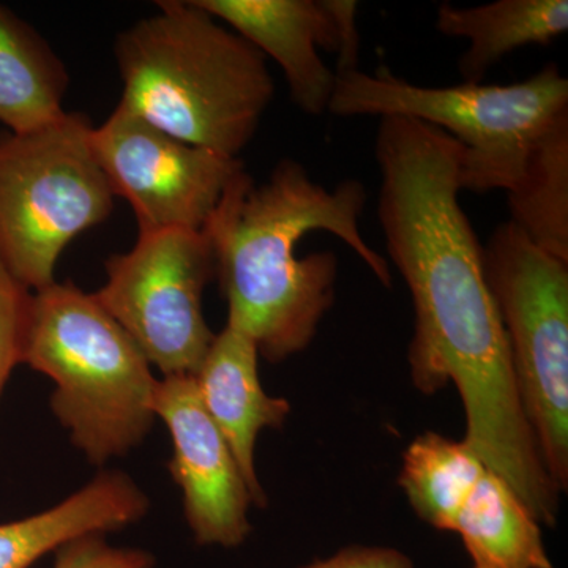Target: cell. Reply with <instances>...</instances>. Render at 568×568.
Returning a JSON list of instances; mask_svg holds the SVG:
<instances>
[{"label":"cell","instance_id":"cell-20","mask_svg":"<svg viewBox=\"0 0 568 568\" xmlns=\"http://www.w3.org/2000/svg\"><path fill=\"white\" fill-rule=\"evenodd\" d=\"M54 568H155V558L142 549L111 547L93 534L59 548Z\"/></svg>","mask_w":568,"mask_h":568},{"label":"cell","instance_id":"cell-13","mask_svg":"<svg viewBox=\"0 0 568 568\" xmlns=\"http://www.w3.org/2000/svg\"><path fill=\"white\" fill-rule=\"evenodd\" d=\"M149 507L132 477L106 470L50 510L0 525V568H29L77 538L126 528Z\"/></svg>","mask_w":568,"mask_h":568},{"label":"cell","instance_id":"cell-14","mask_svg":"<svg viewBox=\"0 0 568 568\" xmlns=\"http://www.w3.org/2000/svg\"><path fill=\"white\" fill-rule=\"evenodd\" d=\"M436 29L466 39L469 47L458 62L465 82H481L508 52L530 44L547 47L568 31L567 0H496L477 7L440 3Z\"/></svg>","mask_w":568,"mask_h":568},{"label":"cell","instance_id":"cell-1","mask_svg":"<svg viewBox=\"0 0 568 568\" xmlns=\"http://www.w3.org/2000/svg\"><path fill=\"white\" fill-rule=\"evenodd\" d=\"M375 156L377 219L416 312L410 381L424 395L454 384L467 446L540 525L556 526L560 491L523 410L481 245L459 203L463 148L436 126L388 115L377 126Z\"/></svg>","mask_w":568,"mask_h":568},{"label":"cell","instance_id":"cell-16","mask_svg":"<svg viewBox=\"0 0 568 568\" xmlns=\"http://www.w3.org/2000/svg\"><path fill=\"white\" fill-rule=\"evenodd\" d=\"M454 532L462 537L470 568H555L541 526L504 478L487 470L459 511Z\"/></svg>","mask_w":568,"mask_h":568},{"label":"cell","instance_id":"cell-19","mask_svg":"<svg viewBox=\"0 0 568 568\" xmlns=\"http://www.w3.org/2000/svg\"><path fill=\"white\" fill-rule=\"evenodd\" d=\"M31 291L0 261V394L14 366L22 364Z\"/></svg>","mask_w":568,"mask_h":568},{"label":"cell","instance_id":"cell-2","mask_svg":"<svg viewBox=\"0 0 568 568\" xmlns=\"http://www.w3.org/2000/svg\"><path fill=\"white\" fill-rule=\"evenodd\" d=\"M365 205L361 181L347 179L328 190L293 159L280 160L260 185L245 170L231 183L204 231L215 252L227 321L252 336L265 361L280 364L305 351L334 306L338 257L297 256L306 234L335 235L383 286H392L386 257L362 234Z\"/></svg>","mask_w":568,"mask_h":568},{"label":"cell","instance_id":"cell-10","mask_svg":"<svg viewBox=\"0 0 568 568\" xmlns=\"http://www.w3.org/2000/svg\"><path fill=\"white\" fill-rule=\"evenodd\" d=\"M215 20L278 63L291 100L308 115L328 111L338 74L358 70L354 0H196Z\"/></svg>","mask_w":568,"mask_h":568},{"label":"cell","instance_id":"cell-18","mask_svg":"<svg viewBox=\"0 0 568 568\" xmlns=\"http://www.w3.org/2000/svg\"><path fill=\"white\" fill-rule=\"evenodd\" d=\"M487 470L465 439L426 432L403 454L398 485L422 521L454 532L459 511Z\"/></svg>","mask_w":568,"mask_h":568},{"label":"cell","instance_id":"cell-8","mask_svg":"<svg viewBox=\"0 0 568 568\" xmlns=\"http://www.w3.org/2000/svg\"><path fill=\"white\" fill-rule=\"evenodd\" d=\"M95 297L163 376L200 369L215 334L205 323L203 294L215 278V252L205 231L140 234L129 253L104 264Z\"/></svg>","mask_w":568,"mask_h":568},{"label":"cell","instance_id":"cell-9","mask_svg":"<svg viewBox=\"0 0 568 568\" xmlns=\"http://www.w3.org/2000/svg\"><path fill=\"white\" fill-rule=\"evenodd\" d=\"M92 148L112 192L132 205L140 234L204 231L245 170L241 160L178 140L121 102L93 126Z\"/></svg>","mask_w":568,"mask_h":568},{"label":"cell","instance_id":"cell-11","mask_svg":"<svg viewBox=\"0 0 568 568\" xmlns=\"http://www.w3.org/2000/svg\"><path fill=\"white\" fill-rule=\"evenodd\" d=\"M152 409L173 439L171 476L182 489L183 511L200 545L235 548L252 532L253 497L219 426L201 402L194 377L156 381Z\"/></svg>","mask_w":568,"mask_h":568},{"label":"cell","instance_id":"cell-12","mask_svg":"<svg viewBox=\"0 0 568 568\" xmlns=\"http://www.w3.org/2000/svg\"><path fill=\"white\" fill-rule=\"evenodd\" d=\"M257 361L260 353L252 336L227 321L193 377L205 410L244 474L254 506L264 508L267 496L257 477L254 448L263 429L282 428L291 405L286 398L265 394Z\"/></svg>","mask_w":568,"mask_h":568},{"label":"cell","instance_id":"cell-3","mask_svg":"<svg viewBox=\"0 0 568 568\" xmlns=\"http://www.w3.org/2000/svg\"><path fill=\"white\" fill-rule=\"evenodd\" d=\"M156 7L115 39L121 103L178 140L239 159L275 97L264 55L196 0Z\"/></svg>","mask_w":568,"mask_h":568},{"label":"cell","instance_id":"cell-17","mask_svg":"<svg viewBox=\"0 0 568 568\" xmlns=\"http://www.w3.org/2000/svg\"><path fill=\"white\" fill-rule=\"evenodd\" d=\"M507 194L510 222L538 248L568 263V112L534 142Z\"/></svg>","mask_w":568,"mask_h":568},{"label":"cell","instance_id":"cell-6","mask_svg":"<svg viewBox=\"0 0 568 568\" xmlns=\"http://www.w3.org/2000/svg\"><path fill=\"white\" fill-rule=\"evenodd\" d=\"M92 130L65 111L31 132L0 134V261L33 293L55 282L63 250L114 209Z\"/></svg>","mask_w":568,"mask_h":568},{"label":"cell","instance_id":"cell-15","mask_svg":"<svg viewBox=\"0 0 568 568\" xmlns=\"http://www.w3.org/2000/svg\"><path fill=\"white\" fill-rule=\"evenodd\" d=\"M70 77L47 40L0 6V122L31 132L62 115Z\"/></svg>","mask_w":568,"mask_h":568},{"label":"cell","instance_id":"cell-4","mask_svg":"<svg viewBox=\"0 0 568 568\" xmlns=\"http://www.w3.org/2000/svg\"><path fill=\"white\" fill-rule=\"evenodd\" d=\"M22 364L55 384L52 414L92 465L123 457L151 432L159 379L140 346L95 294L71 282L36 291Z\"/></svg>","mask_w":568,"mask_h":568},{"label":"cell","instance_id":"cell-5","mask_svg":"<svg viewBox=\"0 0 568 568\" xmlns=\"http://www.w3.org/2000/svg\"><path fill=\"white\" fill-rule=\"evenodd\" d=\"M328 112L342 118L416 119L443 130L463 148L462 189L510 192L534 142L568 112V80L556 63L514 84L462 82L425 88L390 71L338 74Z\"/></svg>","mask_w":568,"mask_h":568},{"label":"cell","instance_id":"cell-21","mask_svg":"<svg viewBox=\"0 0 568 568\" xmlns=\"http://www.w3.org/2000/svg\"><path fill=\"white\" fill-rule=\"evenodd\" d=\"M302 568H414L405 552L384 547H349Z\"/></svg>","mask_w":568,"mask_h":568},{"label":"cell","instance_id":"cell-7","mask_svg":"<svg viewBox=\"0 0 568 568\" xmlns=\"http://www.w3.org/2000/svg\"><path fill=\"white\" fill-rule=\"evenodd\" d=\"M481 254L523 410L562 495L568 488V263L538 248L510 220L493 231Z\"/></svg>","mask_w":568,"mask_h":568}]
</instances>
